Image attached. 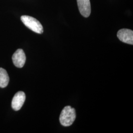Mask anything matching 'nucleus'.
Instances as JSON below:
<instances>
[{
	"label": "nucleus",
	"mask_w": 133,
	"mask_h": 133,
	"mask_svg": "<svg viewBox=\"0 0 133 133\" xmlns=\"http://www.w3.org/2000/svg\"><path fill=\"white\" fill-rule=\"evenodd\" d=\"M26 55L22 49H17L12 57V60L14 65L17 68H21L24 66L26 62Z\"/></svg>",
	"instance_id": "5"
},
{
	"label": "nucleus",
	"mask_w": 133,
	"mask_h": 133,
	"mask_svg": "<svg viewBox=\"0 0 133 133\" xmlns=\"http://www.w3.org/2000/svg\"><path fill=\"white\" fill-rule=\"evenodd\" d=\"M77 3L81 14L84 17H88L91 11L90 0H77Z\"/></svg>",
	"instance_id": "6"
},
{
	"label": "nucleus",
	"mask_w": 133,
	"mask_h": 133,
	"mask_svg": "<svg viewBox=\"0 0 133 133\" xmlns=\"http://www.w3.org/2000/svg\"><path fill=\"white\" fill-rule=\"evenodd\" d=\"M26 99V95L24 92L19 91L14 97L11 102V107L15 111H18L21 109Z\"/></svg>",
	"instance_id": "3"
},
{
	"label": "nucleus",
	"mask_w": 133,
	"mask_h": 133,
	"mask_svg": "<svg viewBox=\"0 0 133 133\" xmlns=\"http://www.w3.org/2000/svg\"><path fill=\"white\" fill-rule=\"evenodd\" d=\"M76 118V110L71 106L68 105L65 107L62 110L60 115L59 121L62 125L68 127L73 124Z\"/></svg>",
	"instance_id": "1"
},
{
	"label": "nucleus",
	"mask_w": 133,
	"mask_h": 133,
	"mask_svg": "<svg viewBox=\"0 0 133 133\" xmlns=\"http://www.w3.org/2000/svg\"><path fill=\"white\" fill-rule=\"evenodd\" d=\"M10 78L6 70L2 68H0V87L5 88L9 82Z\"/></svg>",
	"instance_id": "7"
},
{
	"label": "nucleus",
	"mask_w": 133,
	"mask_h": 133,
	"mask_svg": "<svg viewBox=\"0 0 133 133\" xmlns=\"http://www.w3.org/2000/svg\"><path fill=\"white\" fill-rule=\"evenodd\" d=\"M21 20L27 28L34 32L39 34L43 32V26L37 19L28 15H22Z\"/></svg>",
	"instance_id": "2"
},
{
	"label": "nucleus",
	"mask_w": 133,
	"mask_h": 133,
	"mask_svg": "<svg viewBox=\"0 0 133 133\" xmlns=\"http://www.w3.org/2000/svg\"><path fill=\"white\" fill-rule=\"evenodd\" d=\"M117 36L121 42L133 44V31L128 29H122L118 31Z\"/></svg>",
	"instance_id": "4"
}]
</instances>
